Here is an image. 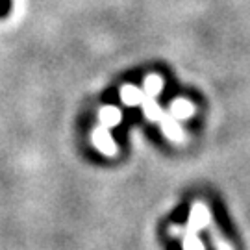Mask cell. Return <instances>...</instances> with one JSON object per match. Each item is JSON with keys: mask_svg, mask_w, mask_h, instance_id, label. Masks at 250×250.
Returning <instances> with one entry per match:
<instances>
[{"mask_svg": "<svg viewBox=\"0 0 250 250\" xmlns=\"http://www.w3.org/2000/svg\"><path fill=\"white\" fill-rule=\"evenodd\" d=\"M186 250H204V247L198 243V239L195 235H188V239H186Z\"/></svg>", "mask_w": 250, "mask_h": 250, "instance_id": "obj_1", "label": "cell"}, {"mask_svg": "<svg viewBox=\"0 0 250 250\" xmlns=\"http://www.w3.org/2000/svg\"><path fill=\"white\" fill-rule=\"evenodd\" d=\"M9 9V2L8 0H0V17H4Z\"/></svg>", "mask_w": 250, "mask_h": 250, "instance_id": "obj_2", "label": "cell"}]
</instances>
